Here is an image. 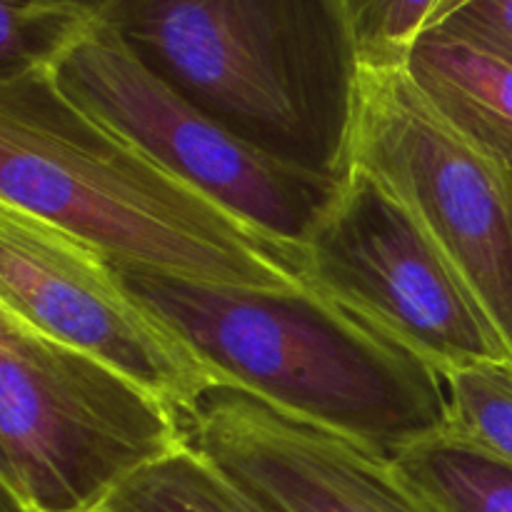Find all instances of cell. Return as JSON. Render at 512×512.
Returning a JSON list of instances; mask_svg holds the SVG:
<instances>
[{
    "instance_id": "4",
    "label": "cell",
    "mask_w": 512,
    "mask_h": 512,
    "mask_svg": "<svg viewBox=\"0 0 512 512\" xmlns=\"http://www.w3.org/2000/svg\"><path fill=\"white\" fill-rule=\"evenodd\" d=\"M185 443L153 390L0 308V483L30 512H100Z\"/></svg>"
},
{
    "instance_id": "7",
    "label": "cell",
    "mask_w": 512,
    "mask_h": 512,
    "mask_svg": "<svg viewBox=\"0 0 512 512\" xmlns=\"http://www.w3.org/2000/svg\"><path fill=\"white\" fill-rule=\"evenodd\" d=\"M350 165L418 213L512 348V178L403 68H363Z\"/></svg>"
},
{
    "instance_id": "9",
    "label": "cell",
    "mask_w": 512,
    "mask_h": 512,
    "mask_svg": "<svg viewBox=\"0 0 512 512\" xmlns=\"http://www.w3.org/2000/svg\"><path fill=\"white\" fill-rule=\"evenodd\" d=\"M188 443L273 512H445L393 458L215 385L185 415Z\"/></svg>"
},
{
    "instance_id": "15",
    "label": "cell",
    "mask_w": 512,
    "mask_h": 512,
    "mask_svg": "<svg viewBox=\"0 0 512 512\" xmlns=\"http://www.w3.org/2000/svg\"><path fill=\"white\" fill-rule=\"evenodd\" d=\"M428 33L465 40L512 63V0H475Z\"/></svg>"
},
{
    "instance_id": "11",
    "label": "cell",
    "mask_w": 512,
    "mask_h": 512,
    "mask_svg": "<svg viewBox=\"0 0 512 512\" xmlns=\"http://www.w3.org/2000/svg\"><path fill=\"white\" fill-rule=\"evenodd\" d=\"M100 512H273L218 463L185 443L130 478Z\"/></svg>"
},
{
    "instance_id": "5",
    "label": "cell",
    "mask_w": 512,
    "mask_h": 512,
    "mask_svg": "<svg viewBox=\"0 0 512 512\" xmlns=\"http://www.w3.org/2000/svg\"><path fill=\"white\" fill-rule=\"evenodd\" d=\"M305 278L438 373L512 360L485 300L413 208L360 165L305 240Z\"/></svg>"
},
{
    "instance_id": "16",
    "label": "cell",
    "mask_w": 512,
    "mask_h": 512,
    "mask_svg": "<svg viewBox=\"0 0 512 512\" xmlns=\"http://www.w3.org/2000/svg\"><path fill=\"white\" fill-rule=\"evenodd\" d=\"M110 0H0V10L68 18L83 25H98Z\"/></svg>"
},
{
    "instance_id": "17",
    "label": "cell",
    "mask_w": 512,
    "mask_h": 512,
    "mask_svg": "<svg viewBox=\"0 0 512 512\" xmlns=\"http://www.w3.org/2000/svg\"><path fill=\"white\" fill-rule=\"evenodd\" d=\"M473 3H475V0H438V5H435V13H433V18H430L425 33H428V30H433V28H438L440 23H445L448 18H453L458 10L468 8V5H473Z\"/></svg>"
},
{
    "instance_id": "18",
    "label": "cell",
    "mask_w": 512,
    "mask_h": 512,
    "mask_svg": "<svg viewBox=\"0 0 512 512\" xmlns=\"http://www.w3.org/2000/svg\"><path fill=\"white\" fill-rule=\"evenodd\" d=\"M3 512H30V510L25 508L23 503H18V500H15L13 495L5 493V490H3Z\"/></svg>"
},
{
    "instance_id": "2",
    "label": "cell",
    "mask_w": 512,
    "mask_h": 512,
    "mask_svg": "<svg viewBox=\"0 0 512 512\" xmlns=\"http://www.w3.org/2000/svg\"><path fill=\"white\" fill-rule=\"evenodd\" d=\"M115 268L220 383L393 460L448 433L438 370L320 290L233 288Z\"/></svg>"
},
{
    "instance_id": "10",
    "label": "cell",
    "mask_w": 512,
    "mask_h": 512,
    "mask_svg": "<svg viewBox=\"0 0 512 512\" xmlns=\"http://www.w3.org/2000/svg\"><path fill=\"white\" fill-rule=\"evenodd\" d=\"M408 70L512 178V63L465 40L425 33L410 53Z\"/></svg>"
},
{
    "instance_id": "12",
    "label": "cell",
    "mask_w": 512,
    "mask_h": 512,
    "mask_svg": "<svg viewBox=\"0 0 512 512\" xmlns=\"http://www.w3.org/2000/svg\"><path fill=\"white\" fill-rule=\"evenodd\" d=\"M395 463L445 512H512V465L455 435H435Z\"/></svg>"
},
{
    "instance_id": "3",
    "label": "cell",
    "mask_w": 512,
    "mask_h": 512,
    "mask_svg": "<svg viewBox=\"0 0 512 512\" xmlns=\"http://www.w3.org/2000/svg\"><path fill=\"white\" fill-rule=\"evenodd\" d=\"M100 23L245 143L350 168L363 60L345 0H110Z\"/></svg>"
},
{
    "instance_id": "13",
    "label": "cell",
    "mask_w": 512,
    "mask_h": 512,
    "mask_svg": "<svg viewBox=\"0 0 512 512\" xmlns=\"http://www.w3.org/2000/svg\"><path fill=\"white\" fill-rule=\"evenodd\" d=\"M448 435L512 465V360L458 365L440 373Z\"/></svg>"
},
{
    "instance_id": "1",
    "label": "cell",
    "mask_w": 512,
    "mask_h": 512,
    "mask_svg": "<svg viewBox=\"0 0 512 512\" xmlns=\"http://www.w3.org/2000/svg\"><path fill=\"white\" fill-rule=\"evenodd\" d=\"M0 205L115 265L193 283L305 290V253L263 233L35 70L0 83Z\"/></svg>"
},
{
    "instance_id": "6",
    "label": "cell",
    "mask_w": 512,
    "mask_h": 512,
    "mask_svg": "<svg viewBox=\"0 0 512 512\" xmlns=\"http://www.w3.org/2000/svg\"><path fill=\"white\" fill-rule=\"evenodd\" d=\"M53 78L85 113L255 228L303 253L343 180L245 143L145 68L103 23L55 63Z\"/></svg>"
},
{
    "instance_id": "8",
    "label": "cell",
    "mask_w": 512,
    "mask_h": 512,
    "mask_svg": "<svg viewBox=\"0 0 512 512\" xmlns=\"http://www.w3.org/2000/svg\"><path fill=\"white\" fill-rule=\"evenodd\" d=\"M0 308L120 370L180 415L220 385L100 250L10 205H0Z\"/></svg>"
},
{
    "instance_id": "14",
    "label": "cell",
    "mask_w": 512,
    "mask_h": 512,
    "mask_svg": "<svg viewBox=\"0 0 512 512\" xmlns=\"http://www.w3.org/2000/svg\"><path fill=\"white\" fill-rule=\"evenodd\" d=\"M363 68H403L438 0H345Z\"/></svg>"
}]
</instances>
